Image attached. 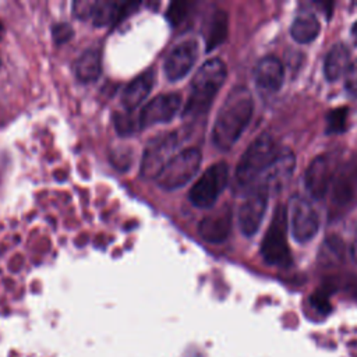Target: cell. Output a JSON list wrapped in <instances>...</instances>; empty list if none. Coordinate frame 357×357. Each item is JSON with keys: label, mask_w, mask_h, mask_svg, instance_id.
Returning a JSON list of instances; mask_svg holds the SVG:
<instances>
[{"label": "cell", "mask_w": 357, "mask_h": 357, "mask_svg": "<svg viewBox=\"0 0 357 357\" xmlns=\"http://www.w3.org/2000/svg\"><path fill=\"white\" fill-rule=\"evenodd\" d=\"M347 116L349 109L347 107H336L332 109L326 114V124H325V132L326 134H342L347 128Z\"/></svg>", "instance_id": "23"}, {"label": "cell", "mask_w": 357, "mask_h": 357, "mask_svg": "<svg viewBox=\"0 0 357 357\" xmlns=\"http://www.w3.org/2000/svg\"><path fill=\"white\" fill-rule=\"evenodd\" d=\"M187 3H173L167 10V18L172 24H178L187 15Z\"/></svg>", "instance_id": "25"}, {"label": "cell", "mask_w": 357, "mask_h": 357, "mask_svg": "<svg viewBox=\"0 0 357 357\" xmlns=\"http://www.w3.org/2000/svg\"><path fill=\"white\" fill-rule=\"evenodd\" d=\"M290 229L297 243H307L319 229V216L314 206L303 197L293 195L289 201Z\"/></svg>", "instance_id": "7"}, {"label": "cell", "mask_w": 357, "mask_h": 357, "mask_svg": "<svg viewBox=\"0 0 357 357\" xmlns=\"http://www.w3.org/2000/svg\"><path fill=\"white\" fill-rule=\"evenodd\" d=\"M294 165L296 159L293 152L282 151L276 160L262 173V176L257 180L251 190H259L265 192L268 197L271 192L280 191L291 177Z\"/></svg>", "instance_id": "9"}, {"label": "cell", "mask_w": 357, "mask_h": 357, "mask_svg": "<svg viewBox=\"0 0 357 357\" xmlns=\"http://www.w3.org/2000/svg\"><path fill=\"white\" fill-rule=\"evenodd\" d=\"M268 204V195L259 190L248 191L247 198L238 209V227L245 237H252L264 219Z\"/></svg>", "instance_id": "14"}, {"label": "cell", "mask_w": 357, "mask_h": 357, "mask_svg": "<svg viewBox=\"0 0 357 357\" xmlns=\"http://www.w3.org/2000/svg\"><path fill=\"white\" fill-rule=\"evenodd\" d=\"M181 96L178 93H162L151 99L139 112V127L170 121L180 110Z\"/></svg>", "instance_id": "11"}, {"label": "cell", "mask_w": 357, "mask_h": 357, "mask_svg": "<svg viewBox=\"0 0 357 357\" xmlns=\"http://www.w3.org/2000/svg\"><path fill=\"white\" fill-rule=\"evenodd\" d=\"M351 36H353V39H354V42L357 43V21L353 24V26H351Z\"/></svg>", "instance_id": "28"}, {"label": "cell", "mask_w": 357, "mask_h": 357, "mask_svg": "<svg viewBox=\"0 0 357 357\" xmlns=\"http://www.w3.org/2000/svg\"><path fill=\"white\" fill-rule=\"evenodd\" d=\"M231 230V211L222 206L213 213L206 215L198 225L199 236L208 243H222Z\"/></svg>", "instance_id": "16"}, {"label": "cell", "mask_w": 357, "mask_h": 357, "mask_svg": "<svg viewBox=\"0 0 357 357\" xmlns=\"http://www.w3.org/2000/svg\"><path fill=\"white\" fill-rule=\"evenodd\" d=\"M177 146V137L169 132L152 141L144 152L141 163V174L145 178H156L163 166L169 162V156Z\"/></svg>", "instance_id": "10"}, {"label": "cell", "mask_w": 357, "mask_h": 357, "mask_svg": "<svg viewBox=\"0 0 357 357\" xmlns=\"http://www.w3.org/2000/svg\"><path fill=\"white\" fill-rule=\"evenodd\" d=\"M252 112L251 92L244 86L233 88L219 109L213 124L212 139L216 148L230 149L248 126Z\"/></svg>", "instance_id": "1"}, {"label": "cell", "mask_w": 357, "mask_h": 357, "mask_svg": "<svg viewBox=\"0 0 357 357\" xmlns=\"http://www.w3.org/2000/svg\"><path fill=\"white\" fill-rule=\"evenodd\" d=\"M279 145L273 139V137L268 132L261 134L255 138L236 167V183L241 188H252L257 180L262 176V173L276 160L280 155Z\"/></svg>", "instance_id": "3"}, {"label": "cell", "mask_w": 357, "mask_h": 357, "mask_svg": "<svg viewBox=\"0 0 357 357\" xmlns=\"http://www.w3.org/2000/svg\"><path fill=\"white\" fill-rule=\"evenodd\" d=\"M227 75L226 64L220 59L206 60L191 81V91L183 116L195 117L205 113Z\"/></svg>", "instance_id": "2"}, {"label": "cell", "mask_w": 357, "mask_h": 357, "mask_svg": "<svg viewBox=\"0 0 357 357\" xmlns=\"http://www.w3.org/2000/svg\"><path fill=\"white\" fill-rule=\"evenodd\" d=\"M73 28L66 24V22H61V24H56L53 26V38L57 43H64L67 42L71 36H73Z\"/></svg>", "instance_id": "26"}, {"label": "cell", "mask_w": 357, "mask_h": 357, "mask_svg": "<svg viewBox=\"0 0 357 357\" xmlns=\"http://www.w3.org/2000/svg\"><path fill=\"white\" fill-rule=\"evenodd\" d=\"M201 152L197 148H188L172 156L156 176V183L163 190H177L185 185L201 166Z\"/></svg>", "instance_id": "5"}, {"label": "cell", "mask_w": 357, "mask_h": 357, "mask_svg": "<svg viewBox=\"0 0 357 357\" xmlns=\"http://www.w3.org/2000/svg\"><path fill=\"white\" fill-rule=\"evenodd\" d=\"M321 31V24L317 15L311 11H300L293 20L290 26L291 38L301 45L310 43L317 39Z\"/></svg>", "instance_id": "19"}, {"label": "cell", "mask_w": 357, "mask_h": 357, "mask_svg": "<svg viewBox=\"0 0 357 357\" xmlns=\"http://www.w3.org/2000/svg\"><path fill=\"white\" fill-rule=\"evenodd\" d=\"M344 88L351 96H357V60L350 63L344 74Z\"/></svg>", "instance_id": "24"}, {"label": "cell", "mask_w": 357, "mask_h": 357, "mask_svg": "<svg viewBox=\"0 0 357 357\" xmlns=\"http://www.w3.org/2000/svg\"><path fill=\"white\" fill-rule=\"evenodd\" d=\"M261 255L266 264L273 266H287L291 262L287 245V208L278 204L271 223L261 241Z\"/></svg>", "instance_id": "4"}, {"label": "cell", "mask_w": 357, "mask_h": 357, "mask_svg": "<svg viewBox=\"0 0 357 357\" xmlns=\"http://www.w3.org/2000/svg\"><path fill=\"white\" fill-rule=\"evenodd\" d=\"M331 201L339 208L344 209L353 205L357 199V159L343 166L335 173L331 185Z\"/></svg>", "instance_id": "13"}, {"label": "cell", "mask_w": 357, "mask_h": 357, "mask_svg": "<svg viewBox=\"0 0 357 357\" xmlns=\"http://www.w3.org/2000/svg\"><path fill=\"white\" fill-rule=\"evenodd\" d=\"M198 57L197 40H185L177 45L165 60V74L170 81H178L184 78L192 68Z\"/></svg>", "instance_id": "15"}, {"label": "cell", "mask_w": 357, "mask_h": 357, "mask_svg": "<svg viewBox=\"0 0 357 357\" xmlns=\"http://www.w3.org/2000/svg\"><path fill=\"white\" fill-rule=\"evenodd\" d=\"M333 177V160L326 155L317 156L311 160L304 174V184L308 194L315 199H322L331 188Z\"/></svg>", "instance_id": "12"}, {"label": "cell", "mask_w": 357, "mask_h": 357, "mask_svg": "<svg viewBox=\"0 0 357 357\" xmlns=\"http://www.w3.org/2000/svg\"><path fill=\"white\" fill-rule=\"evenodd\" d=\"M254 78L259 89L265 92H278L284 79L283 64L275 56H265L257 63Z\"/></svg>", "instance_id": "17"}, {"label": "cell", "mask_w": 357, "mask_h": 357, "mask_svg": "<svg viewBox=\"0 0 357 357\" xmlns=\"http://www.w3.org/2000/svg\"><path fill=\"white\" fill-rule=\"evenodd\" d=\"M229 181V166L226 162L211 165L195 181L188 192L191 204L197 208H211L219 198Z\"/></svg>", "instance_id": "6"}, {"label": "cell", "mask_w": 357, "mask_h": 357, "mask_svg": "<svg viewBox=\"0 0 357 357\" xmlns=\"http://www.w3.org/2000/svg\"><path fill=\"white\" fill-rule=\"evenodd\" d=\"M350 66V50L343 43H336L326 54L324 64V74L328 81L333 82L346 74Z\"/></svg>", "instance_id": "20"}, {"label": "cell", "mask_w": 357, "mask_h": 357, "mask_svg": "<svg viewBox=\"0 0 357 357\" xmlns=\"http://www.w3.org/2000/svg\"><path fill=\"white\" fill-rule=\"evenodd\" d=\"M227 35V14L223 10H216L209 21L205 43H206V52L213 50L216 46H219Z\"/></svg>", "instance_id": "22"}, {"label": "cell", "mask_w": 357, "mask_h": 357, "mask_svg": "<svg viewBox=\"0 0 357 357\" xmlns=\"http://www.w3.org/2000/svg\"><path fill=\"white\" fill-rule=\"evenodd\" d=\"M138 3L119 1H75L74 13L78 18L91 20L95 25L103 26L126 17Z\"/></svg>", "instance_id": "8"}, {"label": "cell", "mask_w": 357, "mask_h": 357, "mask_svg": "<svg viewBox=\"0 0 357 357\" xmlns=\"http://www.w3.org/2000/svg\"><path fill=\"white\" fill-rule=\"evenodd\" d=\"M155 84V71L153 68L144 71L137 78H134L123 91L121 103L123 106L131 112L137 109L149 95L152 86Z\"/></svg>", "instance_id": "18"}, {"label": "cell", "mask_w": 357, "mask_h": 357, "mask_svg": "<svg viewBox=\"0 0 357 357\" xmlns=\"http://www.w3.org/2000/svg\"><path fill=\"white\" fill-rule=\"evenodd\" d=\"M3 31H4V28H3V24L0 22V38L3 36Z\"/></svg>", "instance_id": "29"}, {"label": "cell", "mask_w": 357, "mask_h": 357, "mask_svg": "<svg viewBox=\"0 0 357 357\" xmlns=\"http://www.w3.org/2000/svg\"><path fill=\"white\" fill-rule=\"evenodd\" d=\"M351 258H353V261L354 262H357V234H356V238H354V241H353V244H351Z\"/></svg>", "instance_id": "27"}, {"label": "cell", "mask_w": 357, "mask_h": 357, "mask_svg": "<svg viewBox=\"0 0 357 357\" xmlns=\"http://www.w3.org/2000/svg\"><path fill=\"white\" fill-rule=\"evenodd\" d=\"M75 77L82 82H92L100 74V54L89 49L85 50L74 63Z\"/></svg>", "instance_id": "21"}]
</instances>
